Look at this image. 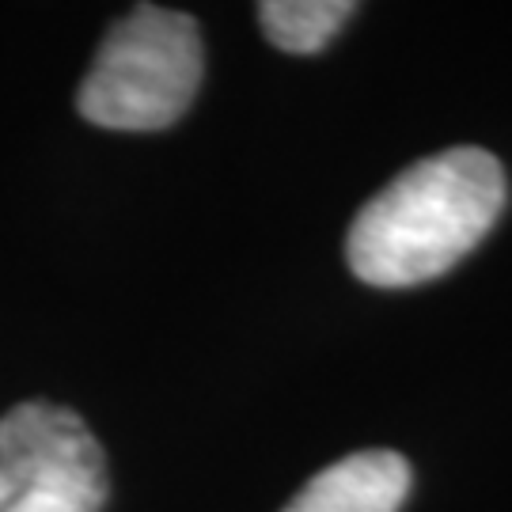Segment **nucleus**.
I'll use <instances>...</instances> for the list:
<instances>
[{
	"label": "nucleus",
	"mask_w": 512,
	"mask_h": 512,
	"mask_svg": "<svg viewBox=\"0 0 512 512\" xmlns=\"http://www.w3.org/2000/svg\"><path fill=\"white\" fill-rule=\"evenodd\" d=\"M505 171L494 152L448 148L410 164L357 213L346 239L349 270L376 289H406L452 270L505 209Z\"/></svg>",
	"instance_id": "1"
},
{
	"label": "nucleus",
	"mask_w": 512,
	"mask_h": 512,
	"mask_svg": "<svg viewBox=\"0 0 512 512\" xmlns=\"http://www.w3.org/2000/svg\"><path fill=\"white\" fill-rule=\"evenodd\" d=\"M410 463L391 448H368L323 467L281 512H399Z\"/></svg>",
	"instance_id": "4"
},
{
	"label": "nucleus",
	"mask_w": 512,
	"mask_h": 512,
	"mask_svg": "<svg viewBox=\"0 0 512 512\" xmlns=\"http://www.w3.org/2000/svg\"><path fill=\"white\" fill-rule=\"evenodd\" d=\"M205 50L198 23L160 4H137L103 38L76 107L103 129L152 133L175 126L202 88Z\"/></svg>",
	"instance_id": "2"
},
{
	"label": "nucleus",
	"mask_w": 512,
	"mask_h": 512,
	"mask_svg": "<svg viewBox=\"0 0 512 512\" xmlns=\"http://www.w3.org/2000/svg\"><path fill=\"white\" fill-rule=\"evenodd\" d=\"M357 12L353 0H266L258 4L262 31L285 54H315Z\"/></svg>",
	"instance_id": "5"
},
{
	"label": "nucleus",
	"mask_w": 512,
	"mask_h": 512,
	"mask_svg": "<svg viewBox=\"0 0 512 512\" xmlns=\"http://www.w3.org/2000/svg\"><path fill=\"white\" fill-rule=\"evenodd\" d=\"M107 456L84 418L19 403L0 418V512H103Z\"/></svg>",
	"instance_id": "3"
}]
</instances>
